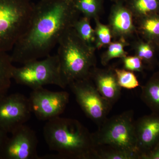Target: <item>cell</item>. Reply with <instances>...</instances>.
<instances>
[{
	"instance_id": "obj_1",
	"label": "cell",
	"mask_w": 159,
	"mask_h": 159,
	"mask_svg": "<svg viewBox=\"0 0 159 159\" xmlns=\"http://www.w3.org/2000/svg\"><path fill=\"white\" fill-rule=\"evenodd\" d=\"M80 15L73 0H40L28 29L11 50L12 62L23 65L50 55Z\"/></svg>"
},
{
	"instance_id": "obj_2",
	"label": "cell",
	"mask_w": 159,
	"mask_h": 159,
	"mask_svg": "<svg viewBox=\"0 0 159 159\" xmlns=\"http://www.w3.org/2000/svg\"><path fill=\"white\" fill-rule=\"evenodd\" d=\"M43 134L49 148L57 154L40 159H97L92 133L76 119L59 116L47 121Z\"/></svg>"
},
{
	"instance_id": "obj_3",
	"label": "cell",
	"mask_w": 159,
	"mask_h": 159,
	"mask_svg": "<svg viewBox=\"0 0 159 159\" xmlns=\"http://www.w3.org/2000/svg\"><path fill=\"white\" fill-rule=\"evenodd\" d=\"M57 45V55L64 88L76 80L90 77L97 63L95 48L83 41L73 27L66 31Z\"/></svg>"
},
{
	"instance_id": "obj_4",
	"label": "cell",
	"mask_w": 159,
	"mask_h": 159,
	"mask_svg": "<svg viewBox=\"0 0 159 159\" xmlns=\"http://www.w3.org/2000/svg\"><path fill=\"white\" fill-rule=\"evenodd\" d=\"M34 5L30 0H0V52L11 51L25 32Z\"/></svg>"
},
{
	"instance_id": "obj_5",
	"label": "cell",
	"mask_w": 159,
	"mask_h": 159,
	"mask_svg": "<svg viewBox=\"0 0 159 159\" xmlns=\"http://www.w3.org/2000/svg\"><path fill=\"white\" fill-rule=\"evenodd\" d=\"M134 112L128 110L106 119L92 133L94 143L108 145L124 151L139 154L137 148Z\"/></svg>"
},
{
	"instance_id": "obj_6",
	"label": "cell",
	"mask_w": 159,
	"mask_h": 159,
	"mask_svg": "<svg viewBox=\"0 0 159 159\" xmlns=\"http://www.w3.org/2000/svg\"><path fill=\"white\" fill-rule=\"evenodd\" d=\"M12 79L18 84L31 89L48 84L57 85L64 89L57 54L50 55L42 60L29 61L20 67L14 66Z\"/></svg>"
},
{
	"instance_id": "obj_7",
	"label": "cell",
	"mask_w": 159,
	"mask_h": 159,
	"mask_svg": "<svg viewBox=\"0 0 159 159\" xmlns=\"http://www.w3.org/2000/svg\"><path fill=\"white\" fill-rule=\"evenodd\" d=\"M68 86L86 116L100 126L113 106L99 93L90 77L76 80Z\"/></svg>"
},
{
	"instance_id": "obj_8",
	"label": "cell",
	"mask_w": 159,
	"mask_h": 159,
	"mask_svg": "<svg viewBox=\"0 0 159 159\" xmlns=\"http://www.w3.org/2000/svg\"><path fill=\"white\" fill-rule=\"evenodd\" d=\"M69 97L66 91L53 92L42 87L32 90L29 99L34 116L47 121L60 116L68 104Z\"/></svg>"
},
{
	"instance_id": "obj_9",
	"label": "cell",
	"mask_w": 159,
	"mask_h": 159,
	"mask_svg": "<svg viewBox=\"0 0 159 159\" xmlns=\"http://www.w3.org/2000/svg\"><path fill=\"white\" fill-rule=\"evenodd\" d=\"M32 111L29 98L19 93L0 99V128L11 134L28 122Z\"/></svg>"
},
{
	"instance_id": "obj_10",
	"label": "cell",
	"mask_w": 159,
	"mask_h": 159,
	"mask_svg": "<svg viewBox=\"0 0 159 159\" xmlns=\"http://www.w3.org/2000/svg\"><path fill=\"white\" fill-rule=\"evenodd\" d=\"M11 134L0 159H40L37 150L38 140L33 129L24 124Z\"/></svg>"
},
{
	"instance_id": "obj_11",
	"label": "cell",
	"mask_w": 159,
	"mask_h": 159,
	"mask_svg": "<svg viewBox=\"0 0 159 159\" xmlns=\"http://www.w3.org/2000/svg\"><path fill=\"white\" fill-rule=\"evenodd\" d=\"M107 25L114 40L119 39L127 40L137 34L133 14L123 0L114 2L112 6Z\"/></svg>"
},
{
	"instance_id": "obj_12",
	"label": "cell",
	"mask_w": 159,
	"mask_h": 159,
	"mask_svg": "<svg viewBox=\"0 0 159 159\" xmlns=\"http://www.w3.org/2000/svg\"><path fill=\"white\" fill-rule=\"evenodd\" d=\"M137 148L139 159L159 141V114L151 113L135 120Z\"/></svg>"
},
{
	"instance_id": "obj_13",
	"label": "cell",
	"mask_w": 159,
	"mask_h": 159,
	"mask_svg": "<svg viewBox=\"0 0 159 159\" xmlns=\"http://www.w3.org/2000/svg\"><path fill=\"white\" fill-rule=\"evenodd\" d=\"M90 78L99 93L113 106L120 98L122 90L114 68L96 67L91 73Z\"/></svg>"
},
{
	"instance_id": "obj_14",
	"label": "cell",
	"mask_w": 159,
	"mask_h": 159,
	"mask_svg": "<svg viewBox=\"0 0 159 159\" xmlns=\"http://www.w3.org/2000/svg\"><path fill=\"white\" fill-rule=\"evenodd\" d=\"M135 20L137 34L159 50V14L150 15Z\"/></svg>"
},
{
	"instance_id": "obj_15",
	"label": "cell",
	"mask_w": 159,
	"mask_h": 159,
	"mask_svg": "<svg viewBox=\"0 0 159 159\" xmlns=\"http://www.w3.org/2000/svg\"><path fill=\"white\" fill-rule=\"evenodd\" d=\"M141 89L142 101L152 113L159 114V71L152 74Z\"/></svg>"
},
{
	"instance_id": "obj_16",
	"label": "cell",
	"mask_w": 159,
	"mask_h": 159,
	"mask_svg": "<svg viewBox=\"0 0 159 159\" xmlns=\"http://www.w3.org/2000/svg\"><path fill=\"white\" fill-rule=\"evenodd\" d=\"M133 48L135 55L141 58L145 67L153 68L157 62L156 47L142 38H139L134 42Z\"/></svg>"
},
{
	"instance_id": "obj_17",
	"label": "cell",
	"mask_w": 159,
	"mask_h": 159,
	"mask_svg": "<svg viewBox=\"0 0 159 159\" xmlns=\"http://www.w3.org/2000/svg\"><path fill=\"white\" fill-rule=\"evenodd\" d=\"M125 3L135 20L159 14V0H126Z\"/></svg>"
},
{
	"instance_id": "obj_18",
	"label": "cell",
	"mask_w": 159,
	"mask_h": 159,
	"mask_svg": "<svg viewBox=\"0 0 159 159\" xmlns=\"http://www.w3.org/2000/svg\"><path fill=\"white\" fill-rule=\"evenodd\" d=\"M14 66L10 55L0 52V99L7 95L11 86Z\"/></svg>"
},
{
	"instance_id": "obj_19",
	"label": "cell",
	"mask_w": 159,
	"mask_h": 159,
	"mask_svg": "<svg viewBox=\"0 0 159 159\" xmlns=\"http://www.w3.org/2000/svg\"><path fill=\"white\" fill-rule=\"evenodd\" d=\"M104 0H73L74 7L83 16L91 20L99 18L103 9Z\"/></svg>"
},
{
	"instance_id": "obj_20",
	"label": "cell",
	"mask_w": 159,
	"mask_h": 159,
	"mask_svg": "<svg viewBox=\"0 0 159 159\" xmlns=\"http://www.w3.org/2000/svg\"><path fill=\"white\" fill-rule=\"evenodd\" d=\"M129 45L127 40L119 39L112 41L106 47V50L103 52L100 58L101 64L106 66L111 60L120 58L128 55L125 48Z\"/></svg>"
},
{
	"instance_id": "obj_21",
	"label": "cell",
	"mask_w": 159,
	"mask_h": 159,
	"mask_svg": "<svg viewBox=\"0 0 159 159\" xmlns=\"http://www.w3.org/2000/svg\"><path fill=\"white\" fill-rule=\"evenodd\" d=\"M91 20L84 16L79 17L74 23L73 28L83 41L90 47L95 48V30L91 25Z\"/></svg>"
},
{
	"instance_id": "obj_22",
	"label": "cell",
	"mask_w": 159,
	"mask_h": 159,
	"mask_svg": "<svg viewBox=\"0 0 159 159\" xmlns=\"http://www.w3.org/2000/svg\"><path fill=\"white\" fill-rule=\"evenodd\" d=\"M97 159H139L136 154L124 151L108 145L97 146Z\"/></svg>"
},
{
	"instance_id": "obj_23",
	"label": "cell",
	"mask_w": 159,
	"mask_h": 159,
	"mask_svg": "<svg viewBox=\"0 0 159 159\" xmlns=\"http://www.w3.org/2000/svg\"><path fill=\"white\" fill-rule=\"evenodd\" d=\"M95 27V42L94 47L96 50L106 47L112 42V36L108 25L102 24L99 18L94 20Z\"/></svg>"
},
{
	"instance_id": "obj_24",
	"label": "cell",
	"mask_w": 159,
	"mask_h": 159,
	"mask_svg": "<svg viewBox=\"0 0 159 159\" xmlns=\"http://www.w3.org/2000/svg\"><path fill=\"white\" fill-rule=\"evenodd\" d=\"M114 70L118 83L122 89H132L140 86V83L134 72L124 68Z\"/></svg>"
},
{
	"instance_id": "obj_25",
	"label": "cell",
	"mask_w": 159,
	"mask_h": 159,
	"mask_svg": "<svg viewBox=\"0 0 159 159\" xmlns=\"http://www.w3.org/2000/svg\"><path fill=\"white\" fill-rule=\"evenodd\" d=\"M123 68L133 72L142 73L145 68V65L141 58L136 55L129 56L127 55L122 57Z\"/></svg>"
},
{
	"instance_id": "obj_26",
	"label": "cell",
	"mask_w": 159,
	"mask_h": 159,
	"mask_svg": "<svg viewBox=\"0 0 159 159\" xmlns=\"http://www.w3.org/2000/svg\"><path fill=\"white\" fill-rule=\"evenodd\" d=\"M141 159H159V141L149 151L142 156Z\"/></svg>"
},
{
	"instance_id": "obj_27",
	"label": "cell",
	"mask_w": 159,
	"mask_h": 159,
	"mask_svg": "<svg viewBox=\"0 0 159 159\" xmlns=\"http://www.w3.org/2000/svg\"><path fill=\"white\" fill-rule=\"evenodd\" d=\"M8 134L5 130L0 128V154L9 138Z\"/></svg>"
},
{
	"instance_id": "obj_28",
	"label": "cell",
	"mask_w": 159,
	"mask_h": 159,
	"mask_svg": "<svg viewBox=\"0 0 159 159\" xmlns=\"http://www.w3.org/2000/svg\"><path fill=\"white\" fill-rule=\"evenodd\" d=\"M112 2H118V1H120V0H110Z\"/></svg>"
},
{
	"instance_id": "obj_29",
	"label": "cell",
	"mask_w": 159,
	"mask_h": 159,
	"mask_svg": "<svg viewBox=\"0 0 159 159\" xmlns=\"http://www.w3.org/2000/svg\"></svg>"
}]
</instances>
